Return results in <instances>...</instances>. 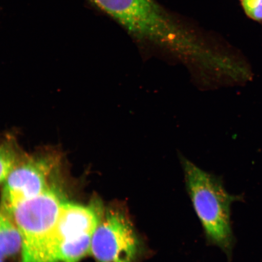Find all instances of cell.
Returning a JSON list of instances; mask_svg holds the SVG:
<instances>
[{"mask_svg": "<svg viewBox=\"0 0 262 262\" xmlns=\"http://www.w3.org/2000/svg\"><path fill=\"white\" fill-rule=\"evenodd\" d=\"M24 154L14 135L6 134L0 139V183L5 181Z\"/></svg>", "mask_w": 262, "mask_h": 262, "instance_id": "7", "label": "cell"}, {"mask_svg": "<svg viewBox=\"0 0 262 262\" xmlns=\"http://www.w3.org/2000/svg\"><path fill=\"white\" fill-rule=\"evenodd\" d=\"M104 210L98 199L89 206L63 202L49 238L44 262H56L58 251L64 246L93 240Z\"/></svg>", "mask_w": 262, "mask_h": 262, "instance_id": "6", "label": "cell"}, {"mask_svg": "<svg viewBox=\"0 0 262 262\" xmlns=\"http://www.w3.org/2000/svg\"><path fill=\"white\" fill-rule=\"evenodd\" d=\"M91 1L140 40L182 53L202 50L195 34L156 0Z\"/></svg>", "mask_w": 262, "mask_h": 262, "instance_id": "1", "label": "cell"}, {"mask_svg": "<svg viewBox=\"0 0 262 262\" xmlns=\"http://www.w3.org/2000/svg\"><path fill=\"white\" fill-rule=\"evenodd\" d=\"M61 152L47 147L32 155L25 153L7 179L2 194L1 208L12 219L15 209L52 188L49 180L61 165Z\"/></svg>", "mask_w": 262, "mask_h": 262, "instance_id": "4", "label": "cell"}, {"mask_svg": "<svg viewBox=\"0 0 262 262\" xmlns=\"http://www.w3.org/2000/svg\"><path fill=\"white\" fill-rule=\"evenodd\" d=\"M186 190L209 245L221 249L231 262L236 239L231 222V206L244 195L229 194L223 180L182 159Z\"/></svg>", "mask_w": 262, "mask_h": 262, "instance_id": "2", "label": "cell"}, {"mask_svg": "<svg viewBox=\"0 0 262 262\" xmlns=\"http://www.w3.org/2000/svg\"><path fill=\"white\" fill-rule=\"evenodd\" d=\"M0 262H3L2 258H0Z\"/></svg>", "mask_w": 262, "mask_h": 262, "instance_id": "10", "label": "cell"}, {"mask_svg": "<svg viewBox=\"0 0 262 262\" xmlns=\"http://www.w3.org/2000/svg\"><path fill=\"white\" fill-rule=\"evenodd\" d=\"M91 254L96 262H142L149 254L145 238L123 202L104 208L93 235Z\"/></svg>", "mask_w": 262, "mask_h": 262, "instance_id": "3", "label": "cell"}, {"mask_svg": "<svg viewBox=\"0 0 262 262\" xmlns=\"http://www.w3.org/2000/svg\"><path fill=\"white\" fill-rule=\"evenodd\" d=\"M21 241L11 219L0 208V258L12 256L21 250Z\"/></svg>", "mask_w": 262, "mask_h": 262, "instance_id": "8", "label": "cell"}, {"mask_svg": "<svg viewBox=\"0 0 262 262\" xmlns=\"http://www.w3.org/2000/svg\"><path fill=\"white\" fill-rule=\"evenodd\" d=\"M242 6L251 18L262 21V0H242Z\"/></svg>", "mask_w": 262, "mask_h": 262, "instance_id": "9", "label": "cell"}, {"mask_svg": "<svg viewBox=\"0 0 262 262\" xmlns=\"http://www.w3.org/2000/svg\"><path fill=\"white\" fill-rule=\"evenodd\" d=\"M63 202L52 187L15 209L12 219L21 237V262H44L49 238Z\"/></svg>", "mask_w": 262, "mask_h": 262, "instance_id": "5", "label": "cell"}]
</instances>
